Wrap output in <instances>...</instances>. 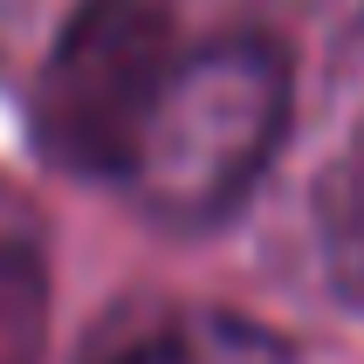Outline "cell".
I'll return each instance as SVG.
<instances>
[{
    "instance_id": "1",
    "label": "cell",
    "mask_w": 364,
    "mask_h": 364,
    "mask_svg": "<svg viewBox=\"0 0 364 364\" xmlns=\"http://www.w3.org/2000/svg\"><path fill=\"white\" fill-rule=\"evenodd\" d=\"M289 131V48L275 35H213L179 48L151 124L138 138V200L172 227H206L234 213L268 172Z\"/></svg>"
},
{
    "instance_id": "4",
    "label": "cell",
    "mask_w": 364,
    "mask_h": 364,
    "mask_svg": "<svg viewBox=\"0 0 364 364\" xmlns=\"http://www.w3.org/2000/svg\"><path fill=\"white\" fill-rule=\"evenodd\" d=\"M117 364H179V358H172V344H138V350H124Z\"/></svg>"
},
{
    "instance_id": "3",
    "label": "cell",
    "mask_w": 364,
    "mask_h": 364,
    "mask_svg": "<svg viewBox=\"0 0 364 364\" xmlns=\"http://www.w3.org/2000/svg\"><path fill=\"white\" fill-rule=\"evenodd\" d=\"M48 350V241L35 206L0 186V364H41Z\"/></svg>"
},
{
    "instance_id": "2",
    "label": "cell",
    "mask_w": 364,
    "mask_h": 364,
    "mask_svg": "<svg viewBox=\"0 0 364 364\" xmlns=\"http://www.w3.org/2000/svg\"><path fill=\"white\" fill-rule=\"evenodd\" d=\"M179 62L165 0H82L35 82V138L62 172L131 179L138 138Z\"/></svg>"
}]
</instances>
